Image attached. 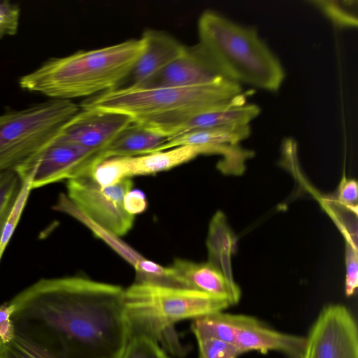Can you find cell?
<instances>
[{"mask_svg": "<svg viewBox=\"0 0 358 358\" xmlns=\"http://www.w3.org/2000/svg\"><path fill=\"white\" fill-rule=\"evenodd\" d=\"M159 343L145 335H131L121 358H171Z\"/></svg>", "mask_w": 358, "mask_h": 358, "instance_id": "603a6c76", "label": "cell"}, {"mask_svg": "<svg viewBox=\"0 0 358 358\" xmlns=\"http://www.w3.org/2000/svg\"><path fill=\"white\" fill-rule=\"evenodd\" d=\"M346 277L345 292L347 296L353 295L358 286V263L357 247L351 241L347 242Z\"/></svg>", "mask_w": 358, "mask_h": 358, "instance_id": "4316f807", "label": "cell"}, {"mask_svg": "<svg viewBox=\"0 0 358 358\" xmlns=\"http://www.w3.org/2000/svg\"><path fill=\"white\" fill-rule=\"evenodd\" d=\"M242 93L233 80L189 87H124L89 97L80 109L117 113L167 138L190 118Z\"/></svg>", "mask_w": 358, "mask_h": 358, "instance_id": "7a4b0ae2", "label": "cell"}, {"mask_svg": "<svg viewBox=\"0 0 358 358\" xmlns=\"http://www.w3.org/2000/svg\"><path fill=\"white\" fill-rule=\"evenodd\" d=\"M141 38L143 51L121 87L139 85L181 55L186 48L162 31L147 29Z\"/></svg>", "mask_w": 358, "mask_h": 358, "instance_id": "9a60e30c", "label": "cell"}, {"mask_svg": "<svg viewBox=\"0 0 358 358\" xmlns=\"http://www.w3.org/2000/svg\"><path fill=\"white\" fill-rule=\"evenodd\" d=\"M10 313L11 308L7 303L0 306V339L1 343L8 341L12 336Z\"/></svg>", "mask_w": 358, "mask_h": 358, "instance_id": "f546056e", "label": "cell"}, {"mask_svg": "<svg viewBox=\"0 0 358 358\" xmlns=\"http://www.w3.org/2000/svg\"><path fill=\"white\" fill-rule=\"evenodd\" d=\"M260 112L257 105L247 103L245 94L241 93L185 122L172 136L190 131L250 124Z\"/></svg>", "mask_w": 358, "mask_h": 358, "instance_id": "e0dca14e", "label": "cell"}, {"mask_svg": "<svg viewBox=\"0 0 358 358\" xmlns=\"http://www.w3.org/2000/svg\"><path fill=\"white\" fill-rule=\"evenodd\" d=\"M131 122V118L122 114L80 108L62 127L58 135L100 155L103 160L104 151Z\"/></svg>", "mask_w": 358, "mask_h": 358, "instance_id": "8fae6325", "label": "cell"}, {"mask_svg": "<svg viewBox=\"0 0 358 358\" xmlns=\"http://www.w3.org/2000/svg\"><path fill=\"white\" fill-rule=\"evenodd\" d=\"M53 209L66 213L89 228L93 234L108 245L135 269L136 275L141 273L148 259L124 243L120 236L101 227L80 211L71 201L66 194H60Z\"/></svg>", "mask_w": 358, "mask_h": 358, "instance_id": "ac0fdd59", "label": "cell"}, {"mask_svg": "<svg viewBox=\"0 0 358 358\" xmlns=\"http://www.w3.org/2000/svg\"><path fill=\"white\" fill-rule=\"evenodd\" d=\"M357 1L324 0L314 1L315 5L336 26L352 28L357 26Z\"/></svg>", "mask_w": 358, "mask_h": 358, "instance_id": "44dd1931", "label": "cell"}, {"mask_svg": "<svg viewBox=\"0 0 358 358\" xmlns=\"http://www.w3.org/2000/svg\"><path fill=\"white\" fill-rule=\"evenodd\" d=\"M306 344L305 336L275 330L249 315L238 331L235 343L242 355L251 351H274L287 358H303Z\"/></svg>", "mask_w": 358, "mask_h": 358, "instance_id": "5bb4252c", "label": "cell"}, {"mask_svg": "<svg viewBox=\"0 0 358 358\" xmlns=\"http://www.w3.org/2000/svg\"><path fill=\"white\" fill-rule=\"evenodd\" d=\"M1 339H0V345H1Z\"/></svg>", "mask_w": 358, "mask_h": 358, "instance_id": "4dcf8cb0", "label": "cell"}, {"mask_svg": "<svg viewBox=\"0 0 358 358\" xmlns=\"http://www.w3.org/2000/svg\"><path fill=\"white\" fill-rule=\"evenodd\" d=\"M198 33L199 44L226 77L240 85L280 89L285 71L255 29L206 10L199 19Z\"/></svg>", "mask_w": 358, "mask_h": 358, "instance_id": "277c9868", "label": "cell"}, {"mask_svg": "<svg viewBox=\"0 0 358 358\" xmlns=\"http://www.w3.org/2000/svg\"><path fill=\"white\" fill-rule=\"evenodd\" d=\"M20 8L9 1H0V39L17 34Z\"/></svg>", "mask_w": 358, "mask_h": 358, "instance_id": "484cf974", "label": "cell"}, {"mask_svg": "<svg viewBox=\"0 0 358 358\" xmlns=\"http://www.w3.org/2000/svg\"><path fill=\"white\" fill-rule=\"evenodd\" d=\"M202 154L208 155L204 147L180 145L138 156L113 157L112 164L117 180L121 181L168 171Z\"/></svg>", "mask_w": 358, "mask_h": 358, "instance_id": "2e32d148", "label": "cell"}, {"mask_svg": "<svg viewBox=\"0 0 358 358\" xmlns=\"http://www.w3.org/2000/svg\"><path fill=\"white\" fill-rule=\"evenodd\" d=\"M124 298L130 336H148L179 355L185 350L173 328L177 322L232 306L227 299L195 289L138 281L125 289Z\"/></svg>", "mask_w": 358, "mask_h": 358, "instance_id": "5b68a950", "label": "cell"}, {"mask_svg": "<svg viewBox=\"0 0 358 358\" xmlns=\"http://www.w3.org/2000/svg\"><path fill=\"white\" fill-rule=\"evenodd\" d=\"M143 49L141 38L52 58L22 76L20 87L51 99L93 96L120 87Z\"/></svg>", "mask_w": 358, "mask_h": 358, "instance_id": "3957f363", "label": "cell"}, {"mask_svg": "<svg viewBox=\"0 0 358 358\" xmlns=\"http://www.w3.org/2000/svg\"><path fill=\"white\" fill-rule=\"evenodd\" d=\"M306 338L303 358H358L357 324L342 304L323 307Z\"/></svg>", "mask_w": 358, "mask_h": 358, "instance_id": "9c48e42d", "label": "cell"}, {"mask_svg": "<svg viewBox=\"0 0 358 358\" xmlns=\"http://www.w3.org/2000/svg\"><path fill=\"white\" fill-rule=\"evenodd\" d=\"M124 291L81 276L41 278L7 303L0 358H121L130 338Z\"/></svg>", "mask_w": 358, "mask_h": 358, "instance_id": "6da1fadb", "label": "cell"}, {"mask_svg": "<svg viewBox=\"0 0 358 358\" xmlns=\"http://www.w3.org/2000/svg\"><path fill=\"white\" fill-rule=\"evenodd\" d=\"M171 283L229 300L239 301L241 290L233 279L210 262L196 263L176 259L168 266Z\"/></svg>", "mask_w": 358, "mask_h": 358, "instance_id": "4fadbf2b", "label": "cell"}, {"mask_svg": "<svg viewBox=\"0 0 358 358\" xmlns=\"http://www.w3.org/2000/svg\"><path fill=\"white\" fill-rule=\"evenodd\" d=\"M24 182L15 171L0 173V238Z\"/></svg>", "mask_w": 358, "mask_h": 358, "instance_id": "7402d4cb", "label": "cell"}, {"mask_svg": "<svg viewBox=\"0 0 358 358\" xmlns=\"http://www.w3.org/2000/svg\"><path fill=\"white\" fill-rule=\"evenodd\" d=\"M168 138L145 127L131 122L113 140L103 154V159L110 157H132L155 152Z\"/></svg>", "mask_w": 358, "mask_h": 358, "instance_id": "d6986e66", "label": "cell"}, {"mask_svg": "<svg viewBox=\"0 0 358 358\" xmlns=\"http://www.w3.org/2000/svg\"><path fill=\"white\" fill-rule=\"evenodd\" d=\"M148 206L144 193L138 189H131L124 197V207L127 213L136 215L143 212Z\"/></svg>", "mask_w": 358, "mask_h": 358, "instance_id": "f1b7e54d", "label": "cell"}, {"mask_svg": "<svg viewBox=\"0 0 358 358\" xmlns=\"http://www.w3.org/2000/svg\"><path fill=\"white\" fill-rule=\"evenodd\" d=\"M79 110L72 101L50 99L0 115V173L24 164Z\"/></svg>", "mask_w": 358, "mask_h": 358, "instance_id": "8992f818", "label": "cell"}, {"mask_svg": "<svg viewBox=\"0 0 358 358\" xmlns=\"http://www.w3.org/2000/svg\"><path fill=\"white\" fill-rule=\"evenodd\" d=\"M250 134V124L190 131L169 137L155 152L186 145L204 147L209 154L223 156L217 164L220 171L239 175L244 171V162L252 156V152L240 148L238 143Z\"/></svg>", "mask_w": 358, "mask_h": 358, "instance_id": "30bf717a", "label": "cell"}, {"mask_svg": "<svg viewBox=\"0 0 358 358\" xmlns=\"http://www.w3.org/2000/svg\"><path fill=\"white\" fill-rule=\"evenodd\" d=\"M246 317L245 315L217 311L194 319L191 329L195 336H210L235 344L238 332Z\"/></svg>", "mask_w": 358, "mask_h": 358, "instance_id": "ffe728a7", "label": "cell"}, {"mask_svg": "<svg viewBox=\"0 0 358 358\" xmlns=\"http://www.w3.org/2000/svg\"><path fill=\"white\" fill-rule=\"evenodd\" d=\"M231 80L226 77L198 43L148 80L140 87H189ZM235 82V81H234Z\"/></svg>", "mask_w": 358, "mask_h": 358, "instance_id": "7c38bea8", "label": "cell"}, {"mask_svg": "<svg viewBox=\"0 0 358 358\" xmlns=\"http://www.w3.org/2000/svg\"><path fill=\"white\" fill-rule=\"evenodd\" d=\"M132 187L131 178L101 187L85 175L67 180L66 195L87 217L121 236L131 230L135 219L124 207V197Z\"/></svg>", "mask_w": 358, "mask_h": 358, "instance_id": "ba28073f", "label": "cell"}, {"mask_svg": "<svg viewBox=\"0 0 358 358\" xmlns=\"http://www.w3.org/2000/svg\"><path fill=\"white\" fill-rule=\"evenodd\" d=\"M101 155L61 138L58 134L15 171L31 189L88 175Z\"/></svg>", "mask_w": 358, "mask_h": 358, "instance_id": "52a82bcc", "label": "cell"}, {"mask_svg": "<svg viewBox=\"0 0 358 358\" xmlns=\"http://www.w3.org/2000/svg\"><path fill=\"white\" fill-rule=\"evenodd\" d=\"M31 190L29 182L28 181H24L20 195L4 224L0 238V262L9 241L20 221L21 215L28 201L29 196Z\"/></svg>", "mask_w": 358, "mask_h": 358, "instance_id": "d4e9b609", "label": "cell"}, {"mask_svg": "<svg viewBox=\"0 0 358 358\" xmlns=\"http://www.w3.org/2000/svg\"><path fill=\"white\" fill-rule=\"evenodd\" d=\"M357 193V182L353 179L343 177L338 189V198L341 203L349 207L356 206Z\"/></svg>", "mask_w": 358, "mask_h": 358, "instance_id": "83f0119b", "label": "cell"}, {"mask_svg": "<svg viewBox=\"0 0 358 358\" xmlns=\"http://www.w3.org/2000/svg\"><path fill=\"white\" fill-rule=\"evenodd\" d=\"M199 358H238L241 352L235 344L206 336H195Z\"/></svg>", "mask_w": 358, "mask_h": 358, "instance_id": "cb8c5ba5", "label": "cell"}]
</instances>
